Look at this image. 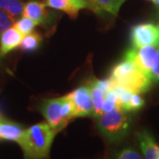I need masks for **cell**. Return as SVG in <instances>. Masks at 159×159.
<instances>
[{
    "label": "cell",
    "mask_w": 159,
    "mask_h": 159,
    "mask_svg": "<svg viewBox=\"0 0 159 159\" xmlns=\"http://www.w3.org/2000/svg\"><path fill=\"white\" fill-rule=\"evenodd\" d=\"M57 133L47 122L38 123L25 129L17 142L22 149L24 157L29 159L49 157L51 144Z\"/></svg>",
    "instance_id": "cell-1"
},
{
    "label": "cell",
    "mask_w": 159,
    "mask_h": 159,
    "mask_svg": "<svg viewBox=\"0 0 159 159\" xmlns=\"http://www.w3.org/2000/svg\"><path fill=\"white\" fill-rule=\"evenodd\" d=\"M109 79L116 85L139 94L148 91L152 82L148 74L125 58L112 67Z\"/></svg>",
    "instance_id": "cell-2"
},
{
    "label": "cell",
    "mask_w": 159,
    "mask_h": 159,
    "mask_svg": "<svg viewBox=\"0 0 159 159\" xmlns=\"http://www.w3.org/2000/svg\"><path fill=\"white\" fill-rule=\"evenodd\" d=\"M97 126L102 137L110 143H117L127 136L131 126V117L120 107L102 113L97 119Z\"/></svg>",
    "instance_id": "cell-3"
},
{
    "label": "cell",
    "mask_w": 159,
    "mask_h": 159,
    "mask_svg": "<svg viewBox=\"0 0 159 159\" xmlns=\"http://www.w3.org/2000/svg\"><path fill=\"white\" fill-rule=\"evenodd\" d=\"M157 54V46L147 45L140 48L133 47L126 51L124 58L131 61L142 72L150 76V73L156 62Z\"/></svg>",
    "instance_id": "cell-4"
},
{
    "label": "cell",
    "mask_w": 159,
    "mask_h": 159,
    "mask_svg": "<svg viewBox=\"0 0 159 159\" xmlns=\"http://www.w3.org/2000/svg\"><path fill=\"white\" fill-rule=\"evenodd\" d=\"M64 97L45 99L41 104V113L46 119L47 123L57 132L63 130L68 122L62 115V104Z\"/></svg>",
    "instance_id": "cell-5"
},
{
    "label": "cell",
    "mask_w": 159,
    "mask_h": 159,
    "mask_svg": "<svg viewBox=\"0 0 159 159\" xmlns=\"http://www.w3.org/2000/svg\"><path fill=\"white\" fill-rule=\"evenodd\" d=\"M48 8L49 7L46 6L43 2L31 0L24 5L22 15L34 20L37 25L49 29L52 24H55L57 21L56 16L57 13L49 10Z\"/></svg>",
    "instance_id": "cell-6"
},
{
    "label": "cell",
    "mask_w": 159,
    "mask_h": 159,
    "mask_svg": "<svg viewBox=\"0 0 159 159\" xmlns=\"http://www.w3.org/2000/svg\"><path fill=\"white\" fill-rule=\"evenodd\" d=\"M131 42L134 48L159 44V24L142 23L133 27L131 30Z\"/></svg>",
    "instance_id": "cell-7"
},
{
    "label": "cell",
    "mask_w": 159,
    "mask_h": 159,
    "mask_svg": "<svg viewBox=\"0 0 159 159\" xmlns=\"http://www.w3.org/2000/svg\"><path fill=\"white\" fill-rule=\"evenodd\" d=\"M66 96L74 103V118L90 117L93 115V103L89 86H80Z\"/></svg>",
    "instance_id": "cell-8"
},
{
    "label": "cell",
    "mask_w": 159,
    "mask_h": 159,
    "mask_svg": "<svg viewBox=\"0 0 159 159\" xmlns=\"http://www.w3.org/2000/svg\"><path fill=\"white\" fill-rule=\"evenodd\" d=\"M43 3L49 8L63 11L72 19L77 17L80 10L89 8L87 0H44Z\"/></svg>",
    "instance_id": "cell-9"
},
{
    "label": "cell",
    "mask_w": 159,
    "mask_h": 159,
    "mask_svg": "<svg viewBox=\"0 0 159 159\" xmlns=\"http://www.w3.org/2000/svg\"><path fill=\"white\" fill-rule=\"evenodd\" d=\"M23 35L13 26L5 30L0 35V56L4 57L20 45Z\"/></svg>",
    "instance_id": "cell-10"
},
{
    "label": "cell",
    "mask_w": 159,
    "mask_h": 159,
    "mask_svg": "<svg viewBox=\"0 0 159 159\" xmlns=\"http://www.w3.org/2000/svg\"><path fill=\"white\" fill-rule=\"evenodd\" d=\"M24 129L16 122L0 117V140L18 142L20 138Z\"/></svg>",
    "instance_id": "cell-11"
},
{
    "label": "cell",
    "mask_w": 159,
    "mask_h": 159,
    "mask_svg": "<svg viewBox=\"0 0 159 159\" xmlns=\"http://www.w3.org/2000/svg\"><path fill=\"white\" fill-rule=\"evenodd\" d=\"M137 137L144 157L147 159H159V146L155 142L153 136L147 131H142L137 134Z\"/></svg>",
    "instance_id": "cell-12"
},
{
    "label": "cell",
    "mask_w": 159,
    "mask_h": 159,
    "mask_svg": "<svg viewBox=\"0 0 159 159\" xmlns=\"http://www.w3.org/2000/svg\"><path fill=\"white\" fill-rule=\"evenodd\" d=\"M89 9L97 13L102 11L108 12L111 15L117 16L120 7L126 0H87Z\"/></svg>",
    "instance_id": "cell-13"
},
{
    "label": "cell",
    "mask_w": 159,
    "mask_h": 159,
    "mask_svg": "<svg viewBox=\"0 0 159 159\" xmlns=\"http://www.w3.org/2000/svg\"><path fill=\"white\" fill-rule=\"evenodd\" d=\"M89 87L90 89L91 99L93 103V117L98 119L102 114V103L104 100V93L103 91L95 83L94 80H90Z\"/></svg>",
    "instance_id": "cell-14"
},
{
    "label": "cell",
    "mask_w": 159,
    "mask_h": 159,
    "mask_svg": "<svg viewBox=\"0 0 159 159\" xmlns=\"http://www.w3.org/2000/svg\"><path fill=\"white\" fill-rule=\"evenodd\" d=\"M24 5L23 0H0V8L6 11L14 21L22 16Z\"/></svg>",
    "instance_id": "cell-15"
},
{
    "label": "cell",
    "mask_w": 159,
    "mask_h": 159,
    "mask_svg": "<svg viewBox=\"0 0 159 159\" xmlns=\"http://www.w3.org/2000/svg\"><path fill=\"white\" fill-rule=\"evenodd\" d=\"M42 41L43 38L38 33L32 32L27 35H24L19 48L25 52H34L39 49Z\"/></svg>",
    "instance_id": "cell-16"
},
{
    "label": "cell",
    "mask_w": 159,
    "mask_h": 159,
    "mask_svg": "<svg viewBox=\"0 0 159 159\" xmlns=\"http://www.w3.org/2000/svg\"><path fill=\"white\" fill-rule=\"evenodd\" d=\"M36 26H38V25L34 20L27 17V16H23V15L21 17L19 18L13 24V27L22 35H27V34L32 33Z\"/></svg>",
    "instance_id": "cell-17"
},
{
    "label": "cell",
    "mask_w": 159,
    "mask_h": 159,
    "mask_svg": "<svg viewBox=\"0 0 159 159\" xmlns=\"http://www.w3.org/2000/svg\"><path fill=\"white\" fill-rule=\"evenodd\" d=\"M118 107H119L118 96L115 91L111 89L104 95V100L102 103V113L112 111Z\"/></svg>",
    "instance_id": "cell-18"
},
{
    "label": "cell",
    "mask_w": 159,
    "mask_h": 159,
    "mask_svg": "<svg viewBox=\"0 0 159 159\" xmlns=\"http://www.w3.org/2000/svg\"><path fill=\"white\" fill-rule=\"evenodd\" d=\"M144 104H145V101L140 96V94L139 93H133L131 95L128 102H126V104L124 107V111H127V112L137 111L141 110L144 106Z\"/></svg>",
    "instance_id": "cell-19"
},
{
    "label": "cell",
    "mask_w": 159,
    "mask_h": 159,
    "mask_svg": "<svg viewBox=\"0 0 159 159\" xmlns=\"http://www.w3.org/2000/svg\"><path fill=\"white\" fill-rule=\"evenodd\" d=\"M14 22L15 21L6 13V11L2 8H0V35L5 30L11 28V26H13Z\"/></svg>",
    "instance_id": "cell-20"
},
{
    "label": "cell",
    "mask_w": 159,
    "mask_h": 159,
    "mask_svg": "<svg viewBox=\"0 0 159 159\" xmlns=\"http://www.w3.org/2000/svg\"><path fill=\"white\" fill-rule=\"evenodd\" d=\"M116 157L119 159H141L142 156L134 149H132L131 148H125L117 154Z\"/></svg>",
    "instance_id": "cell-21"
},
{
    "label": "cell",
    "mask_w": 159,
    "mask_h": 159,
    "mask_svg": "<svg viewBox=\"0 0 159 159\" xmlns=\"http://www.w3.org/2000/svg\"><path fill=\"white\" fill-rule=\"evenodd\" d=\"M150 78L153 82H159V44L157 45V54L156 62L154 64L152 71L150 73Z\"/></svg>",
    "instance_id": "cell-22"
},
{
    "label": "cell",
    "mask_w": 159,
    "mask_h": 159,
    "mask_svg": "<svg viewBox=\"0 0 159 159\" xmlns=\"http://www.w3.org/2000/svg\"><path fill=\"white\" fill-rule=\"evenodd\" d=\"M153 3L159 8V0H154Z\"/></svg>",
    "instance_id": "cell-23"
},
{
    "label": "cell",
    "mask_w": 159,
    "mask_h": 159,
    "mask_svg": "<svg viewBox=\"0 0 159 159\" xmlns=\"http://www.w3.org/2000/svg\"><path fill=\"white\" fill-rule=\"evenodd\" d=\"M1 59H2V57H1V56H0V66H2V60H1Z\"/></svg>",
    "instance_id": "cell-24"
},
{
    "label": "cell",
    "mask_w": 159,
    "mask_h": 159,
    "mask_svg": "<svg viewBox=\"0 0 159 159\" xmlns=\"http://www.w3.org/2000/svg\"><path fill=\"white\" fill-rule=\"evenodd\" d=\"M151 1H154V0H151Z\"/></svg>",
    "instance_id": "cell-25"
},
{
    "label": "cell",
    "mask_w": 159,
    "mask_h": 159,
    "mask_svg": "<svg viewBox=\"0 0 159 159\" xmlns=\"http://www.w3.org/2000/svg\"><path fill=\"white\" fill-rule=\"evenodd\" d=\"M158 24H159V23H158Z\"/></svg>",
    "instance_id": "cell-26"
}]
</instances>
